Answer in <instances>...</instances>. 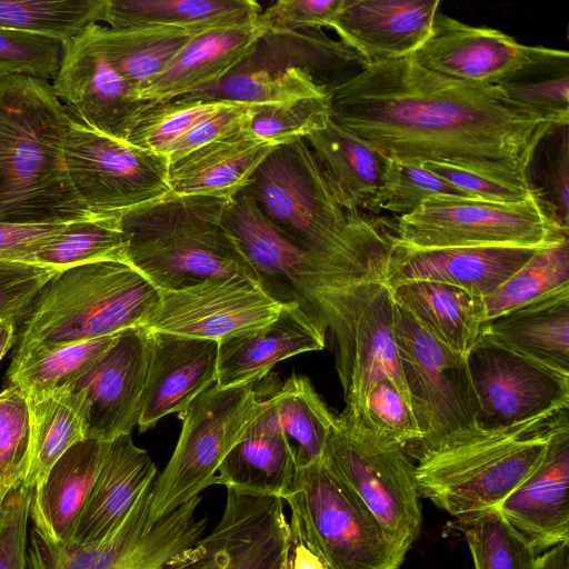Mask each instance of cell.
Here are the masks:
<instances>
[{"label": "cell", "instance_id": "25", "mask_svg": "<svg viewBox=\"0 0 569 569\" xmlns=\"http://www.w3.org/2000/svg\"><path fill=\"white\" fill-rule=\"evenodd\" d=\"M156 476V465L131 433L102 442L92 487L67 543L88 547L111 537Z\"/></svg>", "mask_w": 569, "mask_h": 569}, {"label": "cell", "instance_id": "4", "mask_svg": "<svg viewBox=\"0 0 569 569\" xmlns=\"http://www.w3.org/2000/svg\"><path fill=\"white\" fill-rule=\"evenodd\" d=\"M569 427V407L508 426L473 425L417 451L419 492L455 518L497 506L541 463Z\"/></svg>", "mask_w": 569, "mask_h": 569}, {"label": "cell", "instance_id": "15", "mask_svg": "<svg viewBox=\"0 0 569 569\" xmlns=\"http://www.w3.org/2000/svg\"><path fill=\"white\" fill-rule=\"evenodd\" d=\"M64 160L74 191L92 213L122 211L170 191L164 156L74 119L66 137Z\"/></svg>", "mask_w": 569, "mask_h": 569}, {"label": "cell", "instance_id": "2", "mask_svg": "<svg viewBox=\"0 0 569 569\" xmlns=\"http://www.w3.org/2000/svg\"><path fill=\"white\" fill-rule=\"evenodd\" d=\"M72 122L47 80L0 78V222L59 224L98 214L68 174L64 142Z\"/></svg>", "mask_w": 569, "mask_h": 569}, {"label": "cell", "instance_id": "62", "mask_svg": "<svg viewBox=\"0 0 569 569\" xmlns=\"http://www.w3.org/2000/svg\"><path fill=\"white\" fill-rule=\"evenodd\" d=\"M17 323L4 319L0 321V361L17 341Z\"/></svg>", "mask_w": 569, "mask_h": 569}, {"label": "cell", "instance_id": "23", "mask_svg": "<svg viewBox=\"0 0 569 569\" xmlns=\"http://www.w3.org/2000/svg\"><path fill=\"white\" fill-rule=\"evenodd\" d=\"M201 541L222 557V569H290V526L283 500L227 488L222 516Z\"/></svg>", "mask_w": 569, "mask_h": 569}, {"label": "cell", "instance_id": "1", "mask_svg": "<svg viewBox=\"0 0 569 569\" xmlns=\"http://www.w3.org/2000/svg\"><path fill=\"white\" fill-rule=\"evenodd\" d=\"M326 93L330 120L387 159L445 163L532 192L531 159L556 126L498 84L455 80L411 56L369 63Z\"/></svg>", "mask_w": 569, "mask_h": 569}, {"label": "cell", "instance_id": "20", "mask_svg": "<svg viewBox=\"0 0 569 569\" xmlns=\"http://www.w3.org/2000/svg\"><path fill=\"white\" fill-rule=\"evenodd\" d=\"M539 249L523 247L411 249L392 243L383 270V281L389 288L409 281L440 282L483 299L527 263Z\"/></svg>", "mask_w": 569, "mask_h": 569}, {"label": "cell", "instance_id": "14", "mask_svg": "<svg viewBox=\"0 0 569 569\" xmlns=\"http://www.w3.org/2000/svg\"><path fill=\"white\" fill-rule=\"evenodd\" d=\"M395 336L409 402L421 432L417 451L477 423L466 358L441 345L395 303Z\"/></svg>", "mask_w": 569, "mask_h": 569}, {"label": "cell", "instance_id": "61", "mask_svg": "<svg viewBox=\"0 0 569 569\" xmlns=\"http://www.w3.org/2000/svg\"><path fill=\"white\" fill-rule=\"evenodd\" d=\"M533 569H569V541L559 543L540 553L536 559Z\"/></svg>", "mask_w": 569, "mask_h": 569}, {"label": "cell", "instance_id": "49", "mask_svg": "<svg viewBox=\"0 0 569 569\" xmlns=\"http://www.w3.org/2000/svg\"><path fill=\"white\" fill-rule=\"evenodd\" d=\"M72 40L0 28V78L54 79Z\"/></svg>", "mask_w": 569, "mask_h": 569}, {"label": "cell", "instance_id": "60", "mask_svg": "<svg viewBox=\"0 0 569 569\" xmlns=\"http://www.w3.org/2000/svg\"><path fill=\"white\" fill-rule=\"evenodd\" d=\"M187 559L190 569H222L221 555L204 545L201 539L187 551Z\"/></svg>", "mask_w": 569, "mask_h": 569}, {"label": "cell", "instance_id": "45", "mask_svg": "<svg viewBox=\"0 0 569 569\" xmlns=\"http://www.w3.org/2000/svg\"><path fill=\"white\" fill-rule=\"evenodd\" d=\"M199 94L251 106H274L327 96L326 89L298 67H286L274 73L264 69L232 72Z\"/></svg>", "mask_w": 569, "mask_h": 569}, {"label": "cell", "instance_id": "41", "mask_svg": "<svg viewBox=\"0 0 569 569\" xmlns=\"http://www.w3.org/2000/svg\"><path fill=\"white\" fill-rule=\"evenodd\" d=\"M126 250L117 212L98 213L91 219L68 223L37 253L34 263L62 271L100 261L126 262Z\"/></svg>", "mask_w": 569, "mask_h": 569}, {"label": "cell", "instance_id": "36", "mask_svg": "<svg viewBox=\"0 0 569 569\" xmlns=\"http://www.w3.org/2000/svg\"><path fill=\"white\" fill-rule=\"evenodd\" d=\"M261 11L252 0H106L101 21L114 30L171 27L204 33L246 23Z\"/></svg>", "mask_w": 569, "mask_h": 569}, {"label": "cell", "instance_id": "7", "mask_svg": "<svg viewBox=\"0 0 569 569\" xmlns=\"http://www.w3.org/2000/svg\"><path fill=\"white\" fill-rule=\"evenodd\" d=\"M282 500L305 543L327 569H400L407 552L321 459L296 466Z\"/></svg>", "mask_w": 569, "mask_h": 569}, {"label": "cell", "instance_id": "58", "mask_svg": "<svg viewBox=\"0 0 569 569\" xmlns=\"http://www.w3.org/2000/svg\"><path fill=\"white\" fill-rule=\"evenodd\" d=\"M67 224L0 222V260L34 263L37 253L56 239Z\"/></svg>", "mask_w": 569, "mask_h": 569}, {"label": "cell", "instance_id": "17", "mask_svg": "<svg viewBox=\"0 0 569 569\" xmlns=\"http://www.w3.org/2000/svg\"><path fill=\"white\" fill-rule=\"evenodd\" d=\"M282 306L249 279L214 278L159 291L158 303L143 328L219 342L273 320Z\"/></svg>", "mask_w": 569, "mask_h": 569}, {"label": "cell", "instance_id": "32", "mask_svg": "<svg viewBox=\"0 0 569 569\" xmlns=\"http://www.w3.org/2000/svg\"><path fill=\"white\" fill-rule=\"evenodd\" d=\"M101 445L86 439L72 446L31 493L32 526L56 545L67 543L73 533L98 470Z\"/></svg>", "mask_w": 569, "mask_h": 569}, {"label": "cell", "instance_id": "18", "mask_svg": "<svg viewBox=\"0 0 569 569\" xmlns=\"http://www.w3.org/2000/svg\"><path fill=\"white\" fill-rule=\"evenodd\" d=\"M147 362V330L130 328L88 372L69 383L84 396L87 439L110 441L138 426Z\"/></svg>", "mask_w": 569, "mask_h": 569}, {"label": "cell", "instance_id": "22", "mask_svg": "<svg viewBox=\"0 0 569 569\" xmlns=\"http://www.w3.org/2000/svg\"><path fill=\"white\" fill-rule=\"evenodd\" d=\"M536 50L499 30L469 26L438 12L430 37L411 58L420 67L455 80L497 84Z\"/></svg>", "mask_w": 569, "mask_h": 569}, {"label": "cell", "instance_id": "30", "mask_svg": "<svg viewBox=\"0 0 569 569\" xmlns=\"http://www.w3.org/2000/svg\"><path fill=\"white\" fill-rule=\"evenodd\" d=\"M267 400V408L220 463L216 485L282 499L293 479L296 451L279 423L272 402Z\"/></svg>", "mask_w": 569, "mask_h": 569}, {"label": "cell", "instance_id": "56", "mask_svg": "<svg viewBox=\"0 0 569 569\" xmlns=\"http://www.w3.org/2000/svg\"><path fill=\"white\" fill-rule=\"evenodd\" d=\"M256 106L234 102L191 128L164 151L169 163L217 139L249 128Z\"/></svg>", "mask_w": 569, "mask_h": 569}, {"label": "cell", "instance_id": "27", "mask_svg": "<svg viewBox=\"0 0 569 569\" xmlns=\"http://www.w3.org/2000/svg\"><path fill=\"white\" fill-rule=\"evenodd\" d=\"M569 427L551 439L539 467L497 510L540 555L569 541Z\"/></svg>", "mask_w": 569, "mask_h": 569}, {"label": "cell", "instance_id": "46", "mask_svg": "<svg viewBox=\"0 0 569 569\" xmlns=\"http://www.w3.org/2000/svg\"><path fill=\"white\" fill-rule=\"evenodd\" d=\"M118 335L64 346L8 371V386L29 395L78 380L108 351Z\"/></svg>", "mask_w": 569, "mask_h": 569}, {"label": "cell", "instance_id": "31", "mask_svg": "<svg viewBox=\"0 0 569 569\" xmlns=\"http://www.w3.org/2000/svg\"><path fill=\"white\" fill-rule=\"evenodd\" d=\"M306 141L341 206L361 212L380 211L390 159L331 120Z\"/></svg>", "mask_w": 569, "mask_h": 569}, {"label": "cell", "instance_id": "59", "mask_svg": "<svg viewBox=\"0 0 569 569\" xmlns=\"http://www.w3.org/2000/svg\"><path fill=\"white\" fill-rule=\"evenodd\" d=\"M290 569H327L323 562L307 547L298 526L290 521Z\"/></svg>", "mask_w": 569, "mask_h": 569}, {"label": "cell", "instance_id": "11", "mask_svg": "<svg viewBox=\"0 0 569 569\" xmlns=\"http://www.w3.org/2000/svg\"><path fill=\"white\" fill-rule=\"evenodd\" d=\"M321 461L370 510L389 539L408 552L420 535L422 512L416 466L405 449L340 415Z\"/></svg>", "mask_w": 569, "mask_h": 569}, {"label": "cell", "instance_id": "26", "mask_svg": "<svg viewBox=\"0 0 569 569\" xmlns=\"http://www.w3.org/2000/svg\"><path fill=\"white\" fill-rule=\"evenodd\" d=\"M259 16L242 24L194 37L139 98L163 102L203 93L220 83L252 56L267 34Z\"/></svg>", "mask_w": 569, "mask_h": 569}, {"label": "cell", "instance_id": "40", "mask_svg": "<svg viewBox=\"0 0 569 569\" xmlns=\"http://www.w3.org/2000/svg\"><path fill=\"white\" fill-rule=\"evenodd\" d=\"M569 288V238L540 248L496 291L482 299L485 325L515 308Z\"/></svg>", "mask_w": 569, "mask_h": 569}, {"label": "cell", "instance_id": "37", "mask_svg": "<svg viewBox=\"0 0 569 569\" xmlns=\"http://www.w3.org/2000/svg\"><path fill=\"white\" fill-rule=\"evenodd\" d=\"M86 34L108 63L140 93L201 33L171 27L114 30L93 24Z\"/></svg>", "mask_w": 569, "mask_h": 569}, {"label": "cell", "instance_id": "57", "mask_svg": "<svg viewBox=\"0 0 569 569\" xmlns=\"http://www.w3.org/2000/svg\"><path fill=\"white\" fill-rule=\"evenodd\" d=\"M420 166L475 200L516 203L536 196L532 191L525 188L505 183L453 166L436 162H425Z\"/></svg>", "mask_w": 569, "mask_h": 569}, {"label": "cell", "instance_id": "51", "mask_svg": "<svg viewBox=\"0 0 569 569\" xmlns=\"http://www.w3.org/2000/svg\"><path fill=\"white\" fill-rule=\"evenodd\" d=\"M432 199L475 200L422 166L390 160L380 211L401 217Z\"/></svg>", "mask_w": 569, "mask_h": 569}, {"label": "cell", "instance_id": "12", "mask_svg": "<svg viewBox=\"0 0 569 569\" xmlns=\"http://www.w3.org/2000/svg\"><path fill=\"white\" fill-rule=\"evenodd\" d=\"M152 486L140 495L107 540L80 547L56 545L33 526L28 533L27 569H171L203 537L208 518L197 517V496L148 526Z\"/></svg>", "mask_w": 569, "mask_h": 569}, {"label": "cell", "instance_id": "54", "mask_svg": "<svg viewBox=\"0 0 569 569\" xmlns=\"http://www.w3.org/2000/svg\"><path fill=\"white\" fill-rule=\"evenodd\" d=\"M342 0H279L261 11L267 33H291L330 28Z\"/></svg>", "mask_w": 569, "mask_h": 569}, {"label": "cell", "instance_id": "28", "mask_svg": "<svg viewBox=\"0 0 569 569\" xmlns=\"http://www.w3.org/2000/svg\"><path fill=\"white\" fill-rule=\"evenodd\" d=\"M325 346L326 336L307 315L296 305H283L273 320L218 342L216 385H254L279 361Z\"/></svg>", "mask_w": 569, "mask_h": 569}, {"label": "cell", "instance_id": "44", "mask_svg": "<svg viewBox=\"0 0 569 569\" xmlns=\"http://www.w3.org/2000/svg\"><path fill=\"white\" fill-rule=\"evenodd\" d=\"M234 102L201 94L148 102L130 130L127 141L163 156L173 141Z\"/></svg>", "mask_w": 569, "mask_h": 569}, {"label": "cell", "instance_id": "42", "mask_svg": "<svg viewBox=\"0 0 569 569\" xmlns=\"http://www.w3.org/2000/svg\"><path fill=\"white\" fill-rule=\"evenodd\" d=\"M106 0H0V28L74 40L101 21Z\"/></svg>", "mask_w": 569, "mask_h": 569}, {"label": "cell", "instance_id": "19", "mask_svg": "<svg viewBox=\"0 0 569 569\" xmlns=\"http://www.w3.org/2000/svg\"><path fill=\"white\" fill-rule=\"evenodd\" d=\"M52 89L69 106L76 121L124 140L148 103L97 50L86 32L70 42Z\"/></svg>", "mask_w": 569, "mask_h": 569}, {"label": "cell", "instance_id": "55", "mask_svg": "<svg viewBox=\"0 0 569 569\" xmlns=\"http://www.w3.org/2000/svg\"><path fill=\"white\" fill-rule=\"evenodd\" d=\"M31 491H11L0 510V569H27Z\"/></svg>", "mask_w": 569, "mask_h": 569}, {"label": "cell", "instance_id": "47", "mask_svg": "<svg viewBox=\"0 0 569 569\" xmlns=\"http://www.w3.org/2000/svg\"><path fill=\"white\" fill-rule=\"evenodd\" d=\"M568 124L552 126L539 142L529 178L539 181L533 192L550 218L568 231L569 149Z\"/></svg>", "mask_w": 569, "mask_h": 569}, {"label": "cell", "instance_id": "3", "mask_svg": "<svg viewBox=\"0 0 569 569\" xmlns=\"http://www.w3.org/2000/svg\"><path fill=\"white\" fill-rule=\"evenodd\" d=\"M240 193L300 248L383 276L391 236L337 201L306 139L276 147Z\"/></svg>", "mask_w": 569, "mask_h": 569}, {"label": "cell", "instance_id": "21", "mask_svg": "<svg viewBox=\"0 0 569 569\" xmlns=\"http://www.w3.org/2000/svg\"><path fill=\"white\" fill-rule=\"evenodd\" d=\"M147 347L140 431L154 427L164 416L184 412L217 381V341L147 330Z\"/></svg>", "mask_w": 569, "mask_h": 569}, {"label": "cell", "instance_id": "29", "mask_svg": "<svg viewBox=\"0 0 569 569\" xmlns=\"http://www.w3.org/2000/svg\"><path fill=\"white\" fill-rule=\"evenodd\" d=\"M276 147L249 128L217 139L169 163L171 192L232 199Z\"/></svg>", "mask_w": 569, "mask_h": 569}, {"label": "cell", "instance_id": "16", "mask_svg": "<svg viewBox=\"0 0 569 569\" xmlns=\"http://www.w3.org/2000/svg\"><path fill=\"white\" fill-rule=\"evenodd\" d=\"M465 358L477 425L508 426L569 407V375L500 345L482 330Z\"/></svg>", "mask_w": 569, "mask_h": 569}, {"label": "cell", "instance_id": "48", "mask_svg": "<svg viewBox=\"0 0 569 569\" xmlns=\"http://www.w3.org/2000/svg\"><path fill=\"white\" fill-rule=\"evenodd\" d=\"M30 412L16 386L0 392V502L21 487L30 461Z\"/></svg>", "mask_w": 569, "mask_h": 569}, {"label": "cell", "instance_id": "33", "mask_svg": "<svg viewBox=\"0 0 569 569\" xmlns=\"http://www.w3.org/2000/svg\"><path fill=\"white\" fill-rule=\"evenodd\" d=\"M482 331L500 345L569 375V288L507 311Z\"/></svg>", "mask_w": 569, "mask_h": 569}, {"label": "cell", "instance_id": "38", "mask_svg": "<svg viewBox=\"0 0 569 569\" xmlns=\"http://www.w3.org/2000/svg\"><path fill=\"white\" fill-rule=\"evenodd\" d=\"M515 102L551 124L569 123V53L537 47L533 56L497 83Z\"/></svg>", "mask_w": 569, "mask_h": 569}, {"label": "cell", "instance_id": "34", "mask_svg": "<svg viewBox=\"0 0 569 569\" xmlns=\"http://www.w3.org/2000/svg\"><path fill=\"white\" fill-rule=\"evenodd\" d=\"M397 306L441 345L466 356L485 326L482 298L440 282L409 281L390 288Z\"/></svg>", "mask_w": 569, "mask_h": 569}, {"label": "cell", "instance_id": "64", "mask_svg": "<svg viewBox=\"0 0 569 569\" xmlns=\"http://www.w3.org/2000/svg\"><path fill=\"white\" fill-rule=\"evenodd\" d=\"M1 503H2V502H0V510H1Z\"/></svg>", "mask_w": 569, "mask_h": 569}, {"label": "cell", "instance_id": "39", "mask_svg": "<svg viewBox=\"0 0 569 569\" xmlns=\"http://www.w3.org/2000/svg\"><path fill=\"white\" fill-rule=\"evenodd\" d=\"M279 423L296 451V466L321 459L336 423L307 377L292 375L270 398Z\"/></svg>", "mask_w": 569, "mask_h": 569}, {"label": "cell", "instance_id": "5", "mask_svg": "<svg viewBox=\"0 0 569 569\" xmlns=\"http://www.w3.org/2000/svg\"><path fill=\"white\" fill-rule=\"evenodd\" d=\"M231 199L168 191L118 211L126 262L158 291L179 290L208 279L256 274L223 224Z\"/></svg>", "mask_w": 569, "mask_h": 569}, {"label": "cell", "instance_id": "52", "mask_svg": "<svg viewBox=\"0 0 569 569\" xmlns=\"http://www.w3.org/2000/svg\"><path fill=\"white\" fill-rule=\"evenodd\" d=\"M356 422V421H355ZM361 422L376 436L401 448L417 445L421 432L409 400L387 379L378 380L368 395Z\"/></svg>", "mask_w": 569, "mask_h": 569}, {"label": "cell", "instance_id": "63", "mask_svg": "<svg viewBox=\"0 0 569 569\" xmlns=\"http://www.w3.org/2000/svg\"><path fill=\"white\" fill-rule=\"evenodd\" d=\"M187 551L182 553L180 561L176 563L171 569H190L187 559Z\"/></svg>", "mask_w": 569, "mask_h": 569}, {"label": "cell", "instance_id": "35", "mask_svg": "<svg viewBox=\"0 0 569 569\" xmlns=\"http://www.w3.org/2000/svg\"><path fill=\"white\" fill-rule=\"evenodd\" d=\"M30 412V461L22 487L37 492L50 469L72 446L87 439L83 392L71 385L24 396Z\"/></svg>", "mask_w": 569, "mask_h": 569}, {"label": "cell", "instance_id": "10", "mask_svg": "<svg viewBox=\"0 0 569 569\" xmlns=\"http://www.w3.org/2000/svg\"><path fill=\"white\" fill-rule=\"evenodd\" d=\"M331 333L336 368L346 408L341 416L362 420L368 395L383 378L409 400L395 336V301L383 278L367 279L336 290L322 316Z\"/></svg>", "mask_w": 569, "mask_h": 569}, {"label": "cell", "instance_id": "9", "mask_svg": "<svg viewBox=\"0 0 569 569\" xmlns=\"http://www.w3.org/2000/svg\"><path fill=\"white\" fill-rule=\"evenodd\" d=\"M253 383L199 395L179 415L181 432L163 471L154 479L148 526L169 515L211 485L227 453L267 408Z\"/></svg>", "mask_w": 569, "mask_h": 569}, {"label": "cell", "instance_id": "13", "mask_svg": "<svg viewBox=\"0 0 569 569\" xmlns=\"http://www.w3.org/2000/svg\"><path fill=\"white\" fill-rule=\"evenodd\" d=\"M563 237L536 196L516 203L432 199L398 217L392 243L411 249L546 247Z\"/></svg>", "mask_w": 569, "mask_h": 569}, {"label": "cell", "instance_id": "8", "mask_svg": "<svg viewBox=\"0 0 569 569\" xmlns=\"http://www.w3.org/2000/svg\"><path fill=\"white\" fill-rule=\"evenodd\" d=\"M223 224L253 270L258 287L280 305H296L325 336L322 312L335 290L383 278L381 273L339 263L295 244L243 193L229 201Z\"/></svg>", "mask_w": 569, "mask_h": 569}, {"label": "cell", "instance_id": "24", "mask_svg": "<svg viewBox=\"0 0 569 569\" xmlns=\"http://www.w3.org/2000/svg\"><path fill=\"white\" fill-rule=\"evenodd\" d=\"M439 0H342L331 29L367 62L412 56L430 37Z\"/></svg>", "mask_w": 569, "mask_h": 569}, {"label": "cell", "instance_id": "53", "mask_svg": "<svg viewBox=\"0 0 569 569\" xmlns=\"http://www.w3.org/2000/svg\"><path fill=\"white\" fill-rule=\"evenodd\" d=\"M58 272L39 263L0 260V321L20 323L41 288Z\"/></svg>", "mask_w": 569, "mask_h": 569}, {"label": "cell", "instance_id": "43", "mask_svg": "<svg viewBox=\"0 0 569 569\" xmlns=\"http://www.w3.org/2000/svg\"><path fill=\"white\" fill-rule=\"evenodd\" d=\"M475 569H533L539 556L496 509L457 518Z\"/></svg>", "mask_w": 569, "mask_h": 569}, {"label": "cell", "instance_id": "6", "mask_svg": "<svg viewBox=\"0 0 569 569\" xmlns=\"http://www.w3.org/2000/svg\"><path fill=\"white\" fill-rule=\"evenodd\" d=\"M158 289L130 264L100 261L58 272L20 322L8 371L72 343L144 327Z\"/></svg>", "mask_w": 569, "mask_h": 569}, {"label": "cell", "instance_id": "50", "mask_svg": "<svg viewBox=\"0 0 569 569\" xmlns=\"http://www.w3.org/2000/svg\"><path fill=\"white\" fill-rule=\"evenodd\" d=\"M330 120L327 96L274 106H256L249 131L274 147L306 139Z\"/></svg>", "mask_w": 569, "mask_h": 569}]
</instances>
